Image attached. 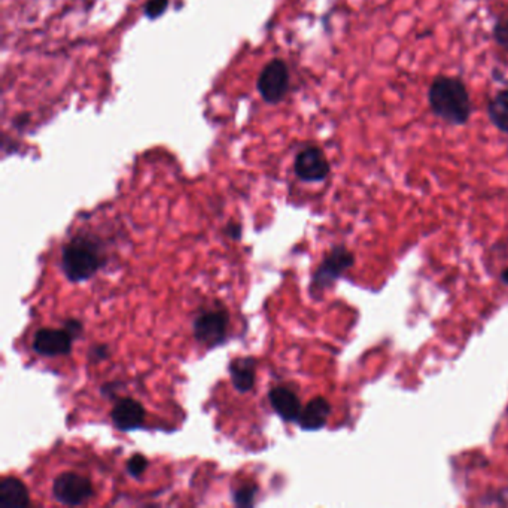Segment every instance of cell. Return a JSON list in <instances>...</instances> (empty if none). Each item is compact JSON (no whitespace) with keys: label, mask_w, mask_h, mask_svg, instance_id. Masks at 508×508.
Masks as SVG:
<instances>
[{"label":"cell","mask_w":508,"mask_h":508,"mask_svg":"<svg viewBox=\"0 0 508 508\" xmlns=\"http://www.w3.org/2000/svg\"><path fill=\"white\" fill-rule=\"evenodd\" d=\"M428 103L431 112L451 125H465L472 114L469 91L456 76H435L428 90Z\"/></svg>","instance_id":"1"},{"label":"cell","mask_w":508,"mask_h":508,"mask_svg":"<svg viewBox=\"0 0 508 508\" xmlns=\"http://www.w3.org/2000/svg\"><path fill=\"white\" fill-rule=\"evenodd\" d=\"M102 264V247L88 235H76L64 245L62 251V270L64 276L74 283L91 279Z\"/></svg>","instance_id":"2"},{"label":"cell","mask_w":508,"mask_h":508,"mask_svg":"<svg viewBox=\"0 0 508 508\" xmlns=\"http://www.w3.org/2000/svg\"><path fill=\"white\" fill-rule=\"evenodd\" d=\"M289 84L291 75L288 64L282 58H273L259 72L256 90L266 103L276 104L285 99Z\"/></svg>","instance_id":"3"},{"label":"cell","mask_w":508,"mask_h":508,"mask_svg":"<svg viewBox=\"0 0 508 508\" xmlns=\"http://www.w3.org/2000/svg\"><path fill=\"white\" fill-rule=\"evenodd\" d=\"M53 495L60 504L75 507L91 500L94 489L91 481L85 476L66 471L55 477L53 483Z\"/></svg>","instance_id":"4"},{"label":"cell","mask_w":508,"mask_h":508,"mask_svg":"<svg viewBox=\"0 0 508 508\" xmlns=\"http://www.w3.org/2000/svg\"><path fill=\"white\" fill-rule=\"evenodd\" d=\"M228 322V313L224 309L203 312L194 321V337L198 343L205 346H218L227 337Z\"/></svg>","instance_id":"5"},{"label":"cell","mask_w":508,"mask_h":508,"mask_svg":"<svg viewBox=\"0 0 508 508\" xmlns=\"http://www.w3.org/2000/svg\"><path fill=\"white\" fill-rule=\"evenodd\" d=\"M329 170V161L321 148L307 146L295 156L294 172L303 182H322Z\"/></svg>","instance_id":"6"},{"label":"cell","mask_w":508,"mask_h":508,"mask_svg":"<svg viewBox=\"0 0 508 508\" xmlns=\"http://www.w3.org/2000/svg\"><path fill=\"white\" fill-rule=\"evenodd\" d=\"M350 266H353V254L348 251L345 246H337L334 249H331L313 275L312 289L324 291L329 285H333V282L340 275H343Z\"/></svg>","instance_id":"7"},{"label":"cell","mask_w":508,"mask_h":508,"mask_svg":"<svg viewBox=\"0 0 508 508\" xmlns=\"http://www.w3.org/2000/svg\"><path fill=\"white\" fill-rule=\"evenodd\" d=\"M72 336L64 328H41L33 337V350L48 358L67 355L72 350Z\"/></svg>","instance_id":"8"},{"label":"cell","mask_w":508,"mask_h":508,"mask_svg":"<svg viewBox=\"0 0 508 508\" xmlns=\"http://www.w3.org/2000/svg\"><path fill=\"white\" fill-rule=\"evenodd\" d=\"M111 419L116 430L133 431L142 427L145 420V409L133 398H121L116 401L111 411Z\"/></svg>","instance_id":"9"},{"label":"cell","mask_w":508,"mask_h":508,"mask_svg":"<svg viewBox=\"0 0 508 508\" xmlns=\"http://www.w3.org/2000/svg\"><path fill=\"white\" fill-rule=\"evenodd\" d=\"M268 401L273 410L283 420L297 422L301 415V404L298 397L291 389L276 386L268 392Z\"/></svg>","instance_id":"10"},{"label":"cell","mask_w":508,"mask_h":508,"mask_svg":"<svg viewBox=\"0 0 508 508\" xmlns=\"http://www.w3.org/2000/svg\"><path fill=\"white\" fill-rule=\"evenodd\" d=\"M230 377L235 391L246 394L254 389L256 379V362L251 357H240L230 362Z\"/></svg>","instance_id":"11"},{"label":"cell","mask_w":508,"mask_h":508,"mask_svg":"<svg viewBox=\"0 0 508 508\" xmlns=\"http://www.w3.org/2000/svg\"><path fill=\"white\" fill-rule=\"evenodd\" d=\"M329 413L331 406L328 401L322 397H316L301 410L297 423L304 431H317L327 425Z\"/></svg>","instance_id":"12"},{"label":"cell","mask_w":508,"mask_h":508,"mask_svg":"<svg viewBox=\"0 0 508 508\" xmlns=\"http://www.w3.org/2000/svg\"><path fill=\"white\" fill-rule=\"evenodd\" d=\"M0 505L27 507L30 495L26 484L15 477H6L0 481Z\"/></svg>","instance_id":"13"},{"label":"cell","mask_w":508,"mask_h":508,"mask_svg":"<svg viewBox=\"0 0 508 508\" xmlns=\"http://www.w3.org/2000/svg\"><path fill=\"white\" fill-rule=\"evenodd\" d=\"M488 116L490 123L500 130V132L508 135V111L496 103L493 99L488 103Z\"/></svg>","instance_id":"14"},{"label":"cell","mask_w":508,"mask_h":508,"mask_svg":"<svg viewBox=\"0 0 508 508\" xmlns=\"http://www.w3.org/2000/svg\"><path fill=\"white\" fill-rule=\"evenodd\" d=\"M258 488L255 484H246L233 492V501L239 507H251L255 504Z\"/></svg>","instance_id":"15"},{"label":"cell","mask_w":508,"mask_h":508,"mask_svg":"<svg viewBox=\"0 0 508 508\" xmlns=\"http://www.w3.org/2000/svg\"><path fill=\"white\" fill-rule=\"evenodd\" d=\"M492 36L496 45L508 51V15L500 17L496 20L492 30Z\"/></svg>","instance_id":"16"},{"label":"cell","mask_w":508,"mask_h":508,"mask_svg":"<svg viewBox=\"0 0 508 508\" xmlns=\"http://www.w3.org/2000/svg\"><path fill=\"white\" fill-rule=\"evenodd\" d=\"M146 468H148V459L140 453L133 455L127 462V472L132 477H140L146 471Z\"/></svg>","instance_id":"17"},{"label":"cell","mask_w":508,"mask_h":508,"mask_svg":"<svg viewBox=\"0 0 508 508\" xmlns=\"http://www.w3.org/2000/svg\"><path fill=\"white\" fill-rule=\"evenodd\" d=\"M169 6V0H148L144 8V14L149 20L160 18Z\"/></svg>","instance_id":"18"},{"label":"cell","mask_w":508,"mask_h":508,"mask_svg":"<svg viewBox=\"0 0 508 508\" xmlns=\"http://www.w3.org/2000/svg\"><path fill=\"white\" fill-rule=\"evenodd\" d=\"M64 329L75 340L76 337H79L82 334V324L79 321H76V319H69V321L64 322Z\"/></svg>","instance_id":"19"},{"label":"cell","mask_w":508,"mask_h":508,"mask_svg":"<svg viewBox=\"0 0 508 508\" xmlns=\"http://www.w3.org/2000/svg\"><path fill=\"white\" fill-rule=\"evenodd\" d=\"M496 103H498V104H501L502 106V108H505L507 111H508V81H507V84H505V87L502 88V90H500L498 92H496L495 94V97H492Z\"/></svg>","instance_id":"20"},{"label":"cell","mask_w":508,"mask_h":508,"mask_svg":"<svg viewBox=\"0 0 508 508\" xmlns=\"http://www.w3.org/2000/svg\"><path fill=\"white\" fill-rule=\"evenodd\" d=\"M90 355L94 361H100V359H104L108 358L109 355V349L106 346H96V348H91L90 350Z\"/></svg>","instance_id":"21"},{"label":"cell","mask_w":508,"mask_h":508,"mask_svg":"<svg viewBox=\"0 0 508 508\" xmlns=\"http://www.w3.org/2000/svg\"><path fill=\"white\" fill-rule=\"evenodd\" d=\"M240 233H242V227L239 226V224H230L227 228V234L233 239H240V235H242Z\"/></svg>","instance_id":"22"},{"label":"cell","mask_w":508,"mask_h":508,"mask_svg":"<svg viewBox=\"0 0 508 508\" xmlns=\"http://www.w3.org/2000/svg\"><path fill=\"white\" fill-rule=\"evenodd\" d=\"M27 120H29V115H27V114H26V115H25V114H21L18 118H15V125H17V127H21L22 124H26V123H27Z\"/></svg>","instance_id":"23"},{"label":"cell","mask_w":508,"mask_h":508,"mask_svg":"<svg viewBox=\"0 0 508 508\" xmlns=\"http://www.w3.org/2000/svg\"><path fill=\"white\" fill-rule=\"evenodd\" d=\"M501 277H502V280H504L505 283H508V268H507V270L504 271V273H502V276H501Z\"/></svg>","instance_id":"24"}]
</instances>
